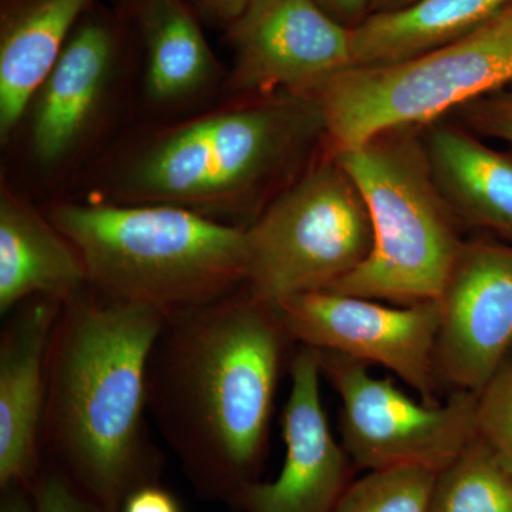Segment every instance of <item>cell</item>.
<instances>
[{
  "label": "cell",
  "mask_w": 512,
  "mask_h": 512,
  "mask_svg": "<svg viewBox=\"0 0 512 512\" xmlns=\"http://www.w3.org/2000/svg\"><path fill=\"white\" fill-rule=\"evenodd\" d=\"M325 136L316 97H222L177 119L131 121L66 195L173 205L247 228Z\"/></svg>",
  "instance_id": "obj_1"
},
{
  "label": "cell",
  "mask_w": 512,
  "mask_h": 512,
  "mask_svg": "<svg viewBox=\"0 0 512 512\" xmlns=\"http://www.w3.org/2000/svg\"><path fill=\"white\" fill-rule=\"evenodd\" d=\"M286 333L241 286L165 318L147 367L148 414L198 491L238 508L264 457Z\"/></svg>",
  "instance_id": "obj_2"
},
{
  "label": "cell",
  "mask_w": 512,
  "mask_h": 512,
  "mask_svg": "<svg viewBox=\"0 0 512 512\" xmlns=\"http://www.w3.org/2000/svg\"><path fill=\"white\" fill-rule=\"evenodd\" d=\"M165 318L87 288L63 303L50 339L43 463L111 512L160 478L163 457L147 424V367Z\"/></svg>",
  "instance_id": "obj_3"
},
{
  "label": "cell",
  "mask_w": 512,
  "mask_h": 512,
  "mask_svg": "<svg viewBox=\"0 0 512 512\" xmlns=\"http://www.w3.org/2000/svg\"><path fill=\"white\" fill-rule=\"evenodd\" d=\"M82 256L94 291L165 316L217 301L247 282L245 228L164 204L40 202Z\"/></svg>",
  "instance_id": "obj_4"
},
{
  "label": "cell",
  "mask_w": 512,
  "mask_h": 512,
  "mask_svg": "<svg viewBox=\"0 0 512 512\" xmlns=\"http://www.w3.org/2000/svg\"><path fill=\"white\" fill-rule=\"evenodd\" d=\"M140 59L116 9L97 3L30 99L6 173L42 201L69 194L136 116Z\"/></svg>",
  "instance_id": "obj_5"
},
{
  "label": "cell",
  "mask_w": 512,
  "mask_h": 512,
  "mask_svg": "<svg viewBox=\"0 0 512 512\" xmlns=\"http://www.w3.org/2000/svg\"><path fill=\"white\" fill-rule=\"evenodd\" d=\"M416 130L396 128L335 150L365 201L373 241L363 264L328 291L403 305L439 301L466 244Z\"/></svg>",
  "instance_id": "obj_6"
},
{
  "label": "cell",
  "mask_w": 512,
  "mask_h": 512,
  "mask_svg": "<svg viewBox=\"0 0 512 512\" xmlns=\"http://www.w3.org/2000/svg\"><path fill=\"white\" fill-rule=\"evenodd\" d=\"M512 84V2L470 33L404 62L353 66L316 96L335 150L421 127Z\"/></svg>",
  "instance_id": "obj_7"
},
{
  "label": "cell",
  "mask_w": 512,
  "mask_h": 512,
  "mask_svg": "<svg viewBox=\"0 0 512 512\" xmlns=\"http://www.w3.org/2000/svg\"><path fill=\"white\" fill-rule=\"evenodd\" d=\"M245 231V286L274 308L328 291L363 264L373 241L365 201L335 156L313 160Z\"/></svg>",
  "instance_id": "obj_8"
},
{
  "label": "cell",
  "mask_w": 512,
  "mask_h": 512,
  "mask_svg": "<svg viewBox=\"0 0 512 512\" xmlns=\"http://www.w3.org/2000/svg\"><path fill=\"white\" fill-rule=\"evenodd\" d=\"M320 365L342 400L343 447L359 467L441 473L477 437V392L460 390L446 404L417 403L360 360L320 352Z\"/></svg>",
  "instance_id": "obj_9"
},
{
  "label": "cell",
  "mask_w": 512,
  "mask_h": 512,
  "mask_svg": "<svg viewBox=\"0 0 512 512\" xmlns=\"http://www.w3.org/2000/svg\"><path fill=\"white\" fill-rule=\"evenodd\" d=\"M227 39L232 63L222 97H316L353 67L352 29L316 0H252Z\"/></svg>",
  "instance_id": "obj_10"
},
{
  "label": "cell",
  "mask_w": 512,
  "mask_h": 512,
  "mask_svg": "<svg viewBox=\"0 0 512 512\" xmlns=\"http://www.w3.org/2000/svg\"><path fill=\"white\" fill-rule=\"evenodd\" d=\"M276 311L292 340L387 367L419 392L421 402L439 404L434 400L439 301L390 308L375 299L316 291L292 296Z\"/></svg>",
  "instance_id": "obj_11"
},
{
  "label": "cell",
  "mask_w": 512,
  "mask_h": 512,
  "mask_svg": "<svg viewBox=\"0 0 512 512\" xmlns=\"http://www.w3.org/2000/svg\"><path fill=\"white\" fill-rule=\"evenodd\" d=\"M140 59L133 121L177 119L222 99L227 67L212 52L190 0H114Z\"/></svg>",
  "instance_id": "obj_12"
},
{
  "label": "cell",
  "mask_w": 512,
  "mask_h": 512,
  "mask_svg": "<svg viewBox=\"0 0 512 512\" xmlns=\"http://www.w3.org/2000/svg\"><path fill=\"white\" fill-rule=\"evenodd\" d=\"M439 302L437 373L480 392L512 348V247L464 245Z\"/></svg>",
  "instance_id": "obj_13"
},
{
  "label": "cell",
  "mask_w": 512,
  "mask_h": 512,
  "mask_svg": "<svg viewBox=\"0 0 512 512\" xmlns=\"http://www.w3.org/2000/svg\"><path fill=\"white\" fill-rule=\"evenodd\" d=\"M320 350L302 346L291 365V393L282 416L285 461L276 480L242 491L245 512H333L349 487L348 453L330 430L320 397Z\"/></svg>",
  "instance_id": "obj_14"
},
{
  "label": "cell",
  "mask_w": 512,
  "mask_h": 512,
  "mask_svg": "<svg viewBox=\"0 0 512 512\" xmlns=\"http://www.w3.org/2000/svg\"><path fill=\"white\" fill-rule=\"evenodd\" d=\"M63 302L19 303L0 336V488L30 491L43 466L47 352Z\"/></svg>",
  "instance_id": "obj_15"
},
{
  "label": "cell",
  "mask_w": 512,
  "mask_h": 512,
  "mask_svg": "<svg viewBox=\"0 0 512 512\" xmlns=\"http://www.w3.org/2000/svg\"><path fill=\"white\" fill-rule=\"evenodd\" d=\"M90 288L79 251L39 201L5 170L0 177V312L35 296L67 302Z\"/></svg>",
  "instance_id": "obj_16"
},
{
  "label": "cell",
  "mask_w": 512,
  "mask_h": 512,
  "mask_svg": "<svg viewBox=\"0 0 512 512\" xmlns=\"http://www.w3.org/2000/svg\"><path fill=\"white\" fill-rule=\"evenodd\" d=\"M97 0H0V146Z\"/></svg>",
  "instance_id": "obj_17"
},
{
  "label": "cell",
  "mask_w": 512,
  "mask_h": 512,
  "mask_svg": "<svg viewBox=\"0 0 512 512\" xmlns=\"http://www.w3.org/2000/svg\"><path fill=\"white\" fill-rule=\"evenodd\" d=\"M434 184L454 214L512 239V158L450 124L424 126Z\"/></svg>",
  "instance_id": "obj_18"
},
{
  "label": "cell",
  "mask_w": 512,
  "mask_h": 512,
  "mask_svg": "<svg viewBox=\"0 0 512 512\" xmlns=\"http://www.w3.org/2000/svg\"><path fill=\"white\" fill-rule=\"evenodd\" d=\"M512 0H417L373 13L352 29L353 66H386L414 59L460 39Z\"/></svg>",
  "instance_id": "obj_19"
},
{
  "label": "cell",
  "mask_w": 512,
  "mask_h": 512,
  "mask_svg": "<svg viewBox=\"0 0 512 512\" xmlns=\"http://www.w3.org/2000/svg\"><path fill=\"white\" fill-rule=\"evenodd\" d=\"M430 512H512V466L476 437L437 476Z\"/></svg>",
  "instance_id": "obj_20"
},
{
  "label": "cell",
  "mask_w": 512,
  "mask_h": 512,
  "mask_svg": "<svg viewBox=\"0 0 512 512\" xmlns=\"http://www.w3.org/2000/svg\"><path fill=\"white\" fill-rule=\"evenodd\" d=\"M436 471L393 467L349 484L333 512H430Z\"/></svg>",
  "instance_id": "obj_21"
},
{
  "label": "cell",
  "mask_w": 512,
  "mask_h": 512,
  "mask_svg": "<svg viewBox=\"0 0 512 512\" xmlns=\"http://www.w3.org/2000/svg\"><path fill=\"white\" fill-rule=\"evenodd\" d=\"M477 436L512 466V359L477 392Z\"/></svg>",
  "instance_id": "obj_22"
},
{
  "label": "cell",
  "mask_w": 512,
  "mask_h": 512,
  "mask_svg": "<svg viewBox=\"0 0 512 512\" xmlns=\"http://www.w3.org/2000/svg\"><path fill=\"white\" fill-rule=\"evenodd\" d=\"M33 512H111L87 497L55 467L43 463L30 488Z\"/></svg>",
  "instance_id": "obj_23"
},
{
  "label": "cell",
  "mask_w": 512,
  "mask_h": 512,
  "mask_svg": "<svg viewBox=\"0 0 512 512\" xmlns=\"http://www.w3.org/2000/svg\"><path fill=\"white\" fill-rule=\"evenodd\" d=\"M457 111L471 130L512 144V92L485 94Z\"/></svg>",
  "instance_id": "obj_24"
},
{
  "label": "cell",
  "mask_w": 512,
  "mask_h": 512,
  "mask_svg": "<svg viewBox=\"0 0 512 512\" xmlns=\"http://www.w3.org/2000/svg\"><path fill=\"white\" fill-rule=\"evenodd\" d=\"M121 512H183L177 498L160 484L144 485L128 495Z\"/></svg>",
  "instance_id": "obj_25"
},
{
  "label": "cell",
  "mask_w": 512,
  "mask_h": 512,
  "mask_svg": "<svg viewBox=\"0 0 512 512\" xmlns=\"http://www.w3.org/2000/svg\"><path fill=\"white\" fill-rule=\"evenodd\" d=\"M198 15L229 28L247 10L252 0H190Z\"/></svg>",
  "instance_id": "obj_26"
},
{
  "label": "cell",
  "mask_w": 512,
  "mask_h": 512,
  "mask_svg": "<svg viewBox=\"0 0 512 512\" xmlns=\"http://www.w3.org/2000/svg\"><path fill=\"white\" fill-rule=\"evenodd\" d=\"M333 19L353 29L370 15V0H316Z\"/></svg>",
  "instance_id": "obj_27"
},
{
  "label": "cell",
  "mask_w": 512,
  "mask_h": 512,
  "mask_svg": "<svg viewBox=\"0 0 512 512\" xmlns=\"http://www.w3.org/2000/svg\"><path fill=\"white\" fill-rule=\"evenodd\" d=\"M0 512H33L32 494L22 487L2 491Z\"/></svg>",
  "instance_id": "obj_28"
},
{
  "label": "cell",
  "mask_w": 512,
  "mask_h": 512,
  "mask_svg": "<svg viewBox=\"0 0 512 512\" xmlns=\"http://www.w3.org/2000/svg\"><path fill=\"white\" fill-rule=\"evenodd\" d=\"M417 0H370V15L373 13L393 12L413 5Z\"/></svg>",
  "instance_id": "obj_29"
}]
</instances>
